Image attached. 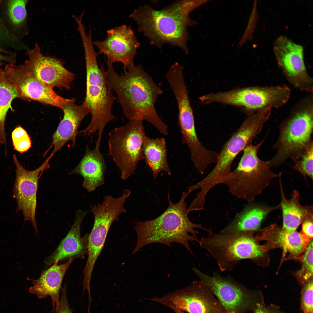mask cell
Masks as SVG:
<instances>
[{
    "label": "cell",
    "instance_id": "1",
    "mask_svg": "<svg viewBox=\"0 0 313 313\" xmlns=\"http://www.w3.org/2000/svg\"><path fill=\"white\" fill-rule=\"evenodd\" d=\"M105 71L109 89L115 93L117 101L126 117L130 120L146 121L162 134H168L167 125L158 115L155 104L163 91L141 65L123 68L120 75L112 63L106 61Z\"/></svg>",
    "mask_w": 313,
    "mask_h": 313
},
{
    "label": "cell",
    "instance_id": "2",
    "mask_svg": "<svg viewBox=\"0 0 313 313\" xmlns=\"http://www.w3.org/2000/svg\"><path fill=\"white\" fill-rule=\"evenodd\" d=\"M196 7L194 0L178 1L160 10L145 5L134 9L129 17L151 44L159 47L165 44L176 46L188 53V28L197 24L189 15Z\"/></svg>",
    "mask_w": 313,
    "mask_h": 313
},
{
    "label": "cell",
    "instance_id": "3",
    "mask_svg": "<svg viewBox=\"0 0 313 313\" xmlns=\"http://www.w3.org/2000/svg\"><path fill=\"white\" fill-rule=\"evenodd\" d=\"M190 194L183 192L179 201L174 203L170 200L169 193V205L166 210L158 217L152 220L137 222L135 225L137 240L132 254L143 247L154 243H160L169 246L173 242L182 244L192 254L190 242L198 243L197 228L202 229L208 233L210 229L206 228L201 224H196L189 219L185 199Z\"/></svg>",
    "mask_w": 313,
    "mask_h": 313
},
{
    "label": "cell",
    "instance_id": "4",
    "mask_svg": "<svg viewBox=\"0 0 313 313\" xmlns=\"http://www.w3.org/2000/svg\"><path fill=\"white\" fill-rule=\"evenodd\" d=\"M85 54L86 70V92L83 103L88 108L91 119L88 126L79 133L90 135L98 132L96 146L100 148L104 128L109 122L117 119L112 112L116 98L107 84L103 65L98 66V53L94 50L92 39L83 41Z\"/></svg>",
    "mask_w": 313,
    "mask_h": 313
},
{
    "label": "cell",
    "instance_id": "5",
    "mask_svg": "<svg viewBox=\"0 0 313 313\" xmlns=\"http://www.w3.org/2000/svg\"><path fill=\"white\" fill-rule=\"evenodd\" d=\"M313 98L312 93L300 100L281 123L279 136L274 146L276 154L267 161L271 167L278 166L289 159L293 161L298 159L312 141Z\"/></svg>",
    "mask_w": 313,
    "mask_h": 313
},
{
    "label": "cell",
    "instance_id": "6",
    "mask_svg": "<svg viewBox=\"0 0 313 313\" xmlns=\"http://www.w3.org/2000/svg\"><path fill=\"white\" fill-rule=\"evenodd\" d=\"M271 110L266 108L249 115L226 142L219 153L214 168L196 183L201 193L207 194L213 188L223 183L229 177L231 167L236 156L261 131L269 119Z\"/></svg>",
    "mask_w": 313,
    "mask_h": 313
},
{
    "label": "cell",
    "instance_id": "7",
    "mask_svg": "<svg viewBox=\"0 0 313 313\" xmlns=\"http://www.w3.org/2000/svg\"><path fill=\"white\" fill-rule=\"evenodd\" d=\"M263 141L255 145L251 143L244 149L237 166L223 183L229 193L248 203L254 201L272 180L278 176L271 170L267 161H262L258 156V150Z\"/></svg>",
    "mask_w": 313,
    "mask_h": 313
},
{
    "label": "cell",
    "instance_id": "8",
    "mask_svg": "<svg viewBox=\"0 0 313 313\" xmlns=\"http://www.w3.org/2000/svg\"><path fill=\"white\" fill-rule=\"evenodd\" d=\"M253 231L232 234L211 232L199 243L216 260L221 271H231L241 260L262 256L264 252L253 236Z\"/></svg>",
    "mask_w": 313,
    "mask_h": 313
},
{
    "label": "cell",
    "instance_id": "9",
    "mask_svg": "<svg viewBox=\"0 0 313 313\" xmlns=\"http://www.w3.org/2000/svg\"><path fill=\"white\" fill-rule=\"evenodd\" d=\"M109 154L125 180L134 172L138 163L143 159L142 146L145 136L143 121L130 120L116 128L108 134Z\"/></svg>",
    "mask_w": 313,
    "mask_h": 313
},
{
    "label": "cell",
    "instance_id": "10",
    "mask_svg": "<svg viewBox=\"0 0 313 313\" xmlns=\"http://www.w3.org/2000/svg\"><path fill=\"white\" fill-rule=\"evenodd\" d=\"M290 90L286 85L255 86L209 94L207 100L241 106L249 116L267 108H278L288 101Z\"/></svg>",
    "mask_w": 313,
    "mask_h": 313
},
{
    "label": "cell",
    "instance_id": "11",
    "mask_svg": "<svg viewBox=\"0 0 313 313\" xmlns=\"http://www.w3.org/2000/svg\"><path fill=\"white\" fill-rule=\"evenodd\" d=\"M192 270L226 311L243 313L254 311L258 303H264L261 293L249 291L230 276L223 277L217 272L211 276L196 267Z\"/></svg>",
    "mask_w": 313,
    "mask_h": 313
},
{
    "label": "cell",
    "instance_id": "12",
    "mask_svg": "<svg viewBox=\"0 0 313 313\" xmlns=\"http://www.w3.org/2000/svg\"><path fill=\"white\" fill-rule=\"evenodd\" d=\"M273 51L278 66L287 81L300 90L312 93L313 80L307 71L303 47L281 36L274 43Z\"/></svg>",
    "mask_w": 313,
    "mask_h": 313
},
{
    "label": "cell",
    "instance_id": "13",
    "mask_svg": "<svg viewBox=\"0 0 313 313\" xmlns=\"http://www.w3.org/2000/svg\"><path fill=\"white\" fill-rule=\"evenodd\" d=\"M200 281L164 296L150 300L189 313H224L226 311Z\"/></svg>",
    "mask_w": 313,
    "mask_h": 313
},
{
    "label": "cell",
    "instance_id": "14",
    "mask_svg": "<svg viewBox=\"0 0 313 313\" xmlns=\"http://www.w3.org/2000/svg\"><path fill=\"white\" fill-rule=\"evenodd\" d=\"M4 71L16 89L19 98L22 99L37 101L61 109L65 103L72 99L57 94L53 88L36 78L25 64L16 65L9 63L6 66Z\"/></svg>",
    "mask_w": 313,
    "mask_h": 313
},
{
    "label": "cell",
    "instance_id": "15",
    "mask_svg": "<svg viewBox=\"0 0 313 313\" xmlns=\"http://www.w3.org/2000/svg\"><path fill=\"white\" fill-rule=\"evenodd\" d=\"M53 155L52 153L41 165L32 170L24 168L20 164L16 155L13 156L16 167L13 191L17 204L16 212H22L25 220L31 222L36 234L38 231L35 213L38 180L43 171L50 167L49 162Z\"/></svg>",
    "mask_w": 313,
    "mask_h": 313
},
{
    "label": "cell",
    "instance_id": "16",
    "mask_svg": "<svg viewBox=\"0 0 313 313\" xmlns=\"http://www.w3.org/2000/svg\"><path fill=\"white\" fill-rule=\"evenodd\" d=\"M93 44L99 49L98 54H104L112 64L122 63L123 68L134 65V59L140 45L131 26L125 24L108 30L104 40L94 41Z\"/></svg>",
    "mask_w": 313,
    "mask_h": 313
},
{
    "label": "cell",
    "instance_id": "17",
    "mask_svg": "<svg viewBox=\"0 0 313 313\" xmlns=\"http://www.w3.org/2000/svg\"><path fill=\"white\" fill-rule=\"evenodd\" d=\"M26 54L28 59L24 64L37 79L52 88H71L74 74L65 68L60 61L44 55L37 43L27 51Z\"/></svg>",
    "mask_w": 313,
    "mask_h": 313
},
{
    "label": "cell",
    "instance_id": "18",
    "mask_svg": "<svg viewBox=\"0 0 313 313\" xmlns=\"http://www.w3.org/2000/svg\"><path fill=\"white\" fill-rule=\"evenodd\" d=\"M63 117L60 122L52 137L53 154L61 149L69 141L75 145L76 137L79 125L83 119L90 113L86 106L83 103L77 105L75 100L65 103L62 109Z\"/></svg>",
    "mask_w": 313,
    "mask_h": 313
},
{
    "label": "cell",
    "instance_id": "19",
    "mask_svg": "<svg viewBox=\"0 0 313 313\" xmlns=\"http://www.w3.org/2000/svg\"><path fill=\"white\" fill-rule=\"evenodd\" d=\"M74 259H70L63 264L55 263L49 268L44 271L40 277L32 280L33 285L29 291L39 299L50 296L52 300V310H57L60 305L59 293L62 282L69 266Z\"/></svg>",
    "mask_w": 313,
    "mask_h": 313
},
{
    "label": "cell",
    "instance_id": "20",
    "mask_svg": "<svg viewBox=\"0 0 313 313\" xmlns=\"http://www.w3.org/2000/svg\"><path fill=\"white\" fill-rule=\"evenodd\" d=\"M254 201L248 203L241 211L236 214L234 218L221 230L220 234H232L258 230L269 213L280 208V204L271 206Z\"/></svg>",
    "mask_w": 313,
    "mask_h": 313
},
{
    "label": "cell",
    "instance_id": "21",
    "mask_svg": "<svg viewBox=\"0 0 313 313\" xmlns=\"http://www.w3.org/2000/svg\"><path fill=\"white\" fill-rule=\"evenodd\" d=\"M88 213V211L81 210L77 211L71 229L56 250L45 260L46 265L58 263L60 261L80 255L87 248L88 234L82 238L80 227L83 219Z\"/></svg>",
    "mask_w": 313,
    "mask_h": 313
},
{
    "label": "cell",
    "instance_id": "22",
    "mask_svg": "<svg viewBox=\"0 0 313 313\" xmlns=\"http://www.w3.org/2000/svg\"><path fill=\"white\" fill-rule=\"evenodd\" d=\"M105 168L103 156L99 150L95 147L91 150L87 147L81 161L70 174L82 176L83 178V187L91 192L104 183Z\"/></svg>",
    "mask_w": 313,
    "mask_h": 313
},
{
    "label": "cell",
    "instance_id": "23",
    "mask_svg": "<svg viewBox=\"0 0 313 313\" xmlns=\"http://www.w3.org/2000/svg\"><path fill=\"white\" fill-rule=\"evenodd\" d=\"M279 174V188L281 195L280 208L282 212L283 226L285 231L290 232L296 231L301 224L303 219L307 213L313 212L312 206L302 205L300 203V195L296 189L292 193L291 197L287 199L284 194Z\"/></svg>",
    "mask_w": 313,
    "mask_h": 313
},
{
    "label": "cell",
    "instance_id": "24",
    "mask_svg": "<svg viewBox=\"0 0 313 313\" xmlns=\"http://www.w3.org/2000/svg\"><path fill=\"white\" fill-rule=\"evenodd\" d=\"M262 232L264 236L271 239L274 243L292 255H298L303 252L310 242V239L301 232L296 230L286 232L275 223L265 228Z\"/></svg>",
    "mask_w": 313,
    "mask_h": 313
},
{
    "label": "cell",
    "instance_id": "25",
    "mask_svg": "<svg viewBox=\"0 0 313 313\" xmlns=\"http://www.w3.org/2000/svg\"><path fill=\"white\" fill-rule=\"evenodd\" d=\"M142 151L143 159L151 169L155 179L162 172L171 174L164 138L153 139L145 135L143 141Z\"/></svg>",
    "mask_w": 313,
    "mask_h": 313
},
{
    "label": "cell",
    "instance_id": "26",
    "mask_svg": "<svg viewBox=\"0 0 313 313\" xmlns=\"http://www.w3.org/2000/svg\"><path fill=\"white\" fill-rule=\"evenodd\" d=\"M27 0H0V12L10 32L21 40L27 18Z\"/></svg>",
    "mask_w": 313,
    "mask_h": 313
},
{
    "label": "cell",
    "instance_id": "27",
    "mask_svg": "<svg viewBox=\"0 0 313 313\" xmlns=\"http://www.w3.org/2000/svg\"><path fill=\"white\" fill-rule=\"evenodd\" d=\"M17 97L19 96L16 89L0 68V143L2 144H6L5 129L6 115L9 109L12 110V102Z\"/></svg>",
    "mask_w": 313,
    "mask_h": 313
},
{
    "label": "cell",
    "instance_id": "28",
    "mask_svg": "<svg viewBox=\"0 0 313 313\" xmlns=\"http://www.w3.org/2000/svg\"><path fill=\"white\" fill-rule=\"evenodd\" d=\"M0 47L14 51L26 50L28 47L23 42L14 37L6 26L0 12Z\"/></svg>",
    "mask_w": 313,
    "mask_h": 313
},
{
    "label": "cell",
    "instance_id": "29",
    "mask_svg": "<svg viewBox=\"0 0 313 313\" xmlns=\"http://www.w3.org/2000/svg\"><path fill=\"white\" fill-rule=\"evenodd\" d=\"M312 141L306 147L304 153L297 160L293 161V169L304 177H309L313 180V145Z\"/></svg>",
    "mask_w": 313,
    "mask_h": 313
},
{
    "label": "cell",
    "instance_id": "30",
    "mask_svg": "<svg viewBox=\"0 0 313 313\" xmlns=\"http://www.w3.org/2000/svg\"><path fill=\"white\" fill-rule=\"evenodd\" d=\"M313 241L307 245L302 258V266L297 272V275L301 283L304 284L312 278L313 275Z\"/></svg>",
    "mask_w": 313,
    "mask_h": 313
},
{
    "label": "cell",
    "instance_id": "31",
    "mask_svg": "<svg viewBox=\"0 0 313 313\" xmlns=\"http://www.w3.org/2000/svg\"><path fill=\"white\" fill-rule=\"evenodd\" d=\"M14 150L20 153L27 152L31 146V141L27 131L20 125L17 126L12 133Z\"/></svg>",
    "mask_w": 313,
    "mask_h": 313
},
{
    "label": "cell",
    "instance_id": "32",
    "mask_svg": "<svg viewBox=\"0 0 313 313\" xmlns=\"http://www.w3.org/2000/svg\"><path fill=\"white\" fill-rule=\"evenodd\" d=\"M313 283L312 278L304 284L300 299V307L303 313H313Z\"/></svg>",
    "mask_w": 313,
    "mask_h": 313
},
{
    "label": "cell",
    "instance_id": "33",
    "mask_svg": "<svg viewBox=\"0 0 313 313\" xmlns=\"http://www.w3.org/2000/svg\"><path fill=\"white\" fill-rule=\"evenodd\" d=\"M313 212H310L303 218L302 223L301 233L309 239L313 236Z\"/></svg>",
    "mask_w": 313,
    "mask_h": 313
},
{
    "label": "cell",
    "instance_id": "34",
    "mask_svg": "<svg viewBox=\"0 0 313 313\" xmlns=\"http://www.w3.org/2000/svg\"><path fill=\"white\" fill-rule=\"evenodd\" d=\"M51 313H72L69 305L66 294V287L65 285L62 290L60 305L57 310H52Z\"/></svg>",
    "mask_w": 313,
    "mask_h": 313
},
{
    "label": "cell",
    "instance_id": "35",
    "mask_svg": "<svg viewBox=\"0 0 313 313\" xmlns=\"http://www.w3.org/2000/svg\"><path fill=\"white\" fill-rule=\"evenodd\" d=\"M16 57V54L14 52L0 47V66L6 63L14 64Z\"/></svg>",
    "mask_w": 313,
    "mask_h": 313
},
{
    "label": "cell",
    "instance_id": "36",
    "mask_svg": "<svg viewBox=\"0 0 313 313\" xmlns=\"http://www.w3.org/2000/svg\"><path fill=\"white\" fill-rule=\"evenodd\" d=\"M254 313H285L274 304L266 305L265 303H258L254 310Z\"/></svg>",
    "mask_w": 313,
    "mask_h": 313
},
{
    "label": "cell",
    "instance_id": "37",
    "mask_svg": "<svg viewBox=\"0 0 313 313\" xmlns=\"http://www.w3.org/2000/svg\"><path fill=\"white\" fill-rule=\"evenodd\" d=\"M253 14L252 12L246 28L239 43L240 49L244 44L246 41L251 39L253 30L254 22Z\"/></svg>",
    "mask_w": 313,
    "mask_h": 313
},
{
    "label": "cell",
    "instance_id": "38",
    "mask_svg": "<svg viewBox=\"0 0 313 313\" xmlns=\"http://www.w3.org/2000/svg\"><path fill=\"white\" fill-rule=\"evenodd\" d=\"M172 309L173 310L175 313H184L183 311L176 308H173Z\"/></svg>",
    "mask_w": 313,
    "mask_h": 313
},
{
    "label": "cell",
    "instance_id": "39",
    "mask_svg": "<svg viewBox=\"0 0 313 313\" xmlns=\"http://www.w3.org/2000/svg\"><path fill=\"white\" fill-rule=\"evenodd\" d=\"M224 313H235L234 312H228V311H226Z\"/></svg>",
    "mask_w": 313,
    "mask_h": 313
}]
</instances>
